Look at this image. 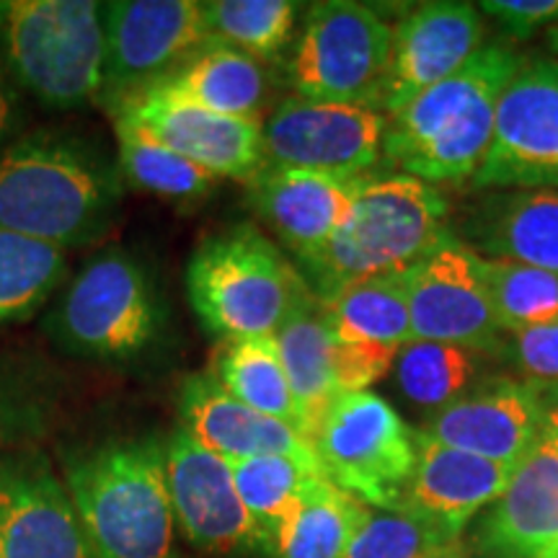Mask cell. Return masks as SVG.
<instances>
[{"label":"cell","mask_w":558,"mask_h":558,"mask_svg":"<svg viewBox=\"0 0 558 558\" xmlns=\"http://www.w3.org/2000/svg\"><path fill=\"white\" fill-rule=\"evenodd\" d=\"M122 184L86 140L34 132L0 153V230L65 251L86 246L117 220Z\"/></svg>","instance_id":"1"},{"label":"cell","mask_w":558,"mask_h":558,"mask_svg":"<svg viewBox=\"0 0 558 558\" xmlns=\"http://www.w3.org/2000/svg\"><path fill=\"white\" fill-rule=\"evenodd\" d=\"M522 62L507 41H486L458 73L390 117L383 158L427 184L471 181L492 145L501 94Z\"/></svg>","instance_id":"2"},{"label":"cell","mask_w":558,"mask_h":558,"mask_svg":"<svg viewBox=\"0 0 558 558\" xmlns=\"http://www.w3.org/2000/svg\"><path fill=\"white\" fill-rule=\"evenodd\" d=\"M65 488L96 558H177L163 442L114 439L65 465Z\"/></svg>","instance_id":"3"},{"label":"cell","mask_w":558,"mask_h":558,"mask_svg":"<svg viewBox=\"0 0 558 558\" xmlns=\"http://www.w3.org/2000/svg\"><path fill=\"white\" fill-rule=\"evenodd\" d=\"M448 239V202L427 181L362 179L344 228L318 254L295 262V269L324 300L360 279L403 275Z\"/></svg>","instance_id":"4"},{"label":"cell","mask_w":558,"mask_h":558,"mask_svg":"<svg viewBox=\"0 0 558 558\" xmlns=\"http://www.w3.org/2000/svg\"><path fill=\"white\" fill-rule=\"evenodd\" d=\"M186 292L202 326L222 339L277 337L308 284L254 222L209 233L186 264Z\"/></svg>","instance_id":"5"},{"label":"cell","mask_w":558,"mask_h":558,"mask_svg":"<svg viewBox=\"0 0 558 558\" xmlns=\"http://www.w3.org/2000/svg\"><path fill=\"white\" fill-rule=\"evenodd\" d=\"M0 65L54 109L101 101L107 65L104 3L0 0Z\"/></svg>","instance_id":"6"},{"label":"cell","mask_w":558,"mask_h":558,"mask_svg":"<svg viewBox=\"0 0 558 558\" xmlns=\"http://www.w3.org/2000/svg\"><path fill=\"white\" fill-rule=\"evenodd\" d=\"M163 324L148 269L128 251L109 248L70 279L45 326L54 344L75 357L130 362L158 344Z\"/></svg>","instance_id":"7"},{"label":"cell","mask_w":558,"mask_h":558,"mask_svg":"<svg viewBox=\"0 0 558 558\" xmlns=\"http://www.w3.org/2000/svg\"><path fill=\"white\" fill-rule=\"evenodd\" d=\"M393 29L378 11L352 0L311 5L284 78L292 96L378 111L386 88Z\"/></svg>","instance_id":"8"},{"label":"cell","mask_w":558,"mask_h":558,"mask_svg":"<svg viewBox=\"0 0 558 558\" xmlns=\"http://www.w3.org/2000/svg\"><path fill=\"white\" fill-rule=\"evenodd\" d=\"M311 445L341 492L375 509L399 507L416 465V432L386 399L369 390L339 396Z\"/></svg>","instance_id":"9"},{"label":"cell","mask_w":558,"mask_h":558,"mask_svg":"<svg viewBox=\"0 0 558 558\" xmlns=\"http://www.w3.org/2000/svg\"><path fill=\"white\" fill-rule=\"evenodd\" d=\"M473 190H558V60H525L501 94Z\"/></svg>","instance_id":"10"},{"label":"cell","mask_w":558,"mask_h":558,"mask_svg":"<svg viewBox=\"0 0 558 558\" xmlns=\"http://www.w3.org/2000/svg\"><path fill=\"white\" fill-rule=\"evenodd\" d=\"M388 117L349 104H320L288 96L264 120V166L365 179L378 166Z\"/></svg>","instance_id":"11"},{"label":"cell","mask_w":558,"mask_h":558,"mask_svg":"<svg viewBox=\"0 0 558 558\" xmlns=\"http://www.w3.org/2000/svg\"><path fill=\"white\" fill-rule=\"evenodd\" d=\"M107 65L101 101L109 107L177 70L209 39L202 0L104 3Z\"/></svg>","instance_id":"12"},{"label":"cell","mask_w":558,"mask_h":558,"mask_svg":"<svg viewBox=\"0 0 558 558\" xmlns=\"http://www.w3.org/2000/svg\"><path fill=\"white\" fill-rule=\"evenodd\" d=\"M407 290L414 339L481 354L501 352L505 331L488 303L481 256L463 241L450 235L427 259L409 269Z\"/></svg>","instance_id":"13"},{"label":"cell","mask_w":558,"mask_h":558,"mask_svg":"<svg viewBox=\"0 0 558 558\" xmlns=\"http://www.w3.org/2000/svg\"><path fill=\"white\" fill-rule=\"evenodd\" d=\"M218 179L248 181L264 169V122L218 114L184 96L145 86L109 107Z\"/></svg>","instance_id":"14"},{"label":"cell","mask_w":558,"mask_h":558,"mask_svg":"<svg viewBox=\"0 0 558 558\" xmlns=\"http://www.w3.org/2000/svg\"><path fill=\"white\" fill-rule=\"evenodd\" d=\"M163 456L173 520L194 548L218 558L259 550V535L239 497L228 460L202 448L181 427L163 439Z\"/></svg>","instance_id":"15"},{"label":"cell","mask_w":558,"mask_h":558,"mask_svg":"<svg viewBox=\"0 0 558 558\" xmlns=\"http://www.w3.org/2000/svg\"><path fill=\"white\" fill-rule=\"evenodd\" d=\"M554 396L546 386L484 380L463 399L427 414L424 435L471 456L518 465L541 442Z\"/></svg>","instance_id":"16"},{"label":"cell","mask_w":558,"mask_h":558,"mask_svg":"<svg viewBox=\"0 0 558 558\" xmlns=\"http://www.w3.org/2000/svg\"><path fill=\"white\" fill-rule=\"evenodd\" d=\"M484 13L471 3L437 0L411 11L393 29V50L378 111L396 117L418 94L450 78L486 45Z\"/></svg>","instance_id":"17"},{"label":"cell","mask_w":558,"mask_h":558,"mask_svg":"<svg viewBox=\"0 0 558 558\" xmlns=\"http://www.w3.org/2000/svg\"><path fill=\"white\" fill-rule=\"evenodd\" d=\"M0 558H96L65 481L45 458L0 463Z\"/></svg>","instance_id":"18"},{"label":"cell","mask_w":558,"mask_h":558,"mask_svg":"<svg viewBox=\"0 0 558 558\" xmlns=\"http://www.w3.org/2000/svg\"><path fill=\"white\" fill-rule=\"evenodd\" d=\"M473 548L481 558H558V437L550 424L478 518Z\"/></svg>","instance_id":"19"},{"label":"cell","mask_w":558,"mask_h":558,"mask_svg":"<svg viewBox=\"0 0 558 558\" xmlns=\"http://www.w3.org/2000/svg\"><path fill=\"white\" fill-rule=\"evenodd\" d=\"M514 465L448 448L416 429V465L399 509L442 543L460 541L465 525L505 492Z\"/></svg>","instance_id":"20"},{"label":"cell","mask_w":558,"mask_h":558,"mask_svg":"<svg viewBox=\"0 0 558 558\" xmlns=\"http://www.w3.org/2000/svg\"><path fill=\"white\" fill-rule=\"evenodd\" d=\"M248 202L292 254V264L318 254L352 215L362 179H331L298 169H264L248 181Z\"/></svg>","instance_id":"21"},{"label":"cell","mask_w":558,"mask_h":558,"mask_svg":"<svg viewBox=\"0 0 558 558\" xmlns=\"http://www.w3.org/2000/svg\"><path fill=\"white\" fill-rule=\"evenodd\" d=\"M181 429L228 463L251 458H292L320 469L316 450L295 427L243 407L209 373L186 375L179 388Z\"/></svg>","instance_id":"22"},{"label":"cell","mask_w":558,"mask_h":558,"mask_svg":"<svg viewBox=\"0 0 558 558\" xmlns=\"http://www.w3.org/2000/svg\"><path fill=\"white\" fill-rule=\"evenodd\" d=\"M465 246L484 259L527 264L558 275V190L486 197L465 218Z\"/></svg>","instance_id":"23"},{"label":"cell","mask_w":558,"mask_h":558,"mask_svg":"<svg viewBox=\"0 0 558 558\" xmlns=\"http://www.w3.org/2000/svg\"><path fill=\"white\" fill-rule=\"evenodd\" d=\"M275 339L298 403L300 432L311 442L320 418L341 396L339 337L320 300L308 292Z\"/></svg>","instance_id":"24"},{"label":"cell","mask_w":558,"mask_h":558,"mask_svg":"<svg viewBox=\"0 0 558 558\" xmlns=\"http://www.w3.org/2000/svg\"><path fill=\"white\" fill-rule=\"evenodd\" d=\"M199 107L239 120H262L271 99L267 65L209 37L169 75L150 83Z\"/></svg>","instance_id":"25"},{"label":"cell","mask_w":558,"mask_h":558,"mask_svg":"<svg viewBox=\"0 0 558 558\" xmlns=\"http://www.w3.org/2000/svg\"><path fill=\"white\" fill-rule=\"evenodd\" d=\"M207 373L243 407L279 418L300 432L298 403L275 337L222 339L215 347Z\"/></svg>","instance_id":"26"},{"label":"cell","mask_w":558,"mask_h":558,"mask_svg":"<svg viewBox=\"0 0 558 558\" xmlns=\"http://www.w3.org/2000/svg\"><path fill=\"white\" fill-rule=\"evenodd\" d=\"M333 331L354 344H373L399 352L411 333L407 271L367 277L320 300Z\"/></svg>","instance_id":"27"},{"label":"cell","mask_w":558,"mask_h":558,"mask_svg":"<svg viewBox=\"0 0 558 558\" xmlns=\"http://www.w3.org/2000/svg\"><path fill=\"white\" fill-rule=\"evenodd\" d=\"M111 120L117 135V169L124 184L179 207L197 205L215 192L220 181L215 173L179 156L135 122L117 114Z\"/></svg>","instance_id":"28"},{"label":"cell","mask_w":558,"mask_h":558,"mask_svg":"<svg viewBox=\"0 0 558 558\" xmlns=\"http://www.w3.org/2000/svg\"><path fill=\"white\" fill-rule=\"evenodd\" d=\"M367 505L320 476L279 530L269 558H344Z\"/></svg>","instance_id":"29"},{"label":"cell","mask_w":558,"mask_h":558,"mask_svg":"<svg viewBox=\"0 0 558 558\" xmlns=\"http://www.w3.org/2000/svg\"><path fill=\"white\" fill-rule=\"evenodd\" d=\"M486 357L465 347L411 339L393 360L396 388L414 407L435 414L481 386Z\"/></svg>","instance_id":"30"},{"label":"cell","mask_w":558,"mask_h":558,"mask_svg":"<svg viewBox=\"0 0 558 558\" xmlns=\"http://www.w3.org/2000/svg\"><path fill=\"white\" fill-rule=\"evenodd\" d=\"M230 471H233L243 507L259 535V550L267 556L275 548L279 530L295 512L313 481L326 476L324 471L308 469L292 458L239 460V463H230Z\"/></svg>","instance_id":"31"},{"label":"cell","mask_w":558,"mask_h":558,"mask_svg":"<svg viewBox=\"0 0 558 558\" xmlns=\"http://www.w3.org/2000/svg\"><path fill=\"white\" fill-rule=\"evenodd\" d=\"M65 277V248L0 230V329L32 318Z\"/></svg>","instance_id":"32"},{"label":"cell","mask_w":558,"mask_h":558,"mask_svg":"<svg viewBox=\"0 0 558 558\" xmlns=\"http://www.w3.org/2000/svg\"><path fill=\"white\" fill-rule=\"evenodd\" d=\"M207 34L254 60H277L295 34L300 3L290 0H202Z\"/></svg>","instance_id":"33"},{"label":"cell","mask_w":558,"mask_h":558,"mask_svg":"<svg viewBox=\"0 0 558 558\" xmlns=\"http://www.w3.org/2000/svg\"><path fill=\"white\" fill-rule=\"evenodd\" d=\"M481 271L488 303L505 333H520L558 318V275L554 271L484 256Z\"/></svg>","instance_id":"34"},{"label":"cell","mask_w":558,"mask_h":558,"mask_svg":"<svg viewBox=\"0 0 558 558\" xmlns=\"http://www.w3.org/2000/svg\"><path fill=\"white\" fill-rule=\"evenodd\" d=\"M439 546L445 543L403 509L367 507L344 558H429Z\"/></svg>","instance_id":"35"},{"label":"cell","mask_w":558,"mask_h":558,"mask_svg":"<svg viewBox=\"0 0 558 558\" xmlns=\"http://www.w3.org/2000/svg\"><path fill=\"white\" fill-rule=\"evenodd\" d=\"M509 354L522 375L538 386L558 383V318L550 324L512 333Z\"/></svg>","instance_id":"36"},{"label":"cell","mask_w":558,"mask_h":558,"mask_svg":"<svg viewBox=\"0 0 558 558\" xmlns=\"http://www.w3.org/2000/svg\"><path fill=\"white\" fill-rule=\"evenodd\" d=\"M481 13L497 21L509 39H527L541 26L558 24V0H486Z\"/></svg>","instance_id":"37"},{"label":"cell","mask_w":558,"mask_h":558,"mask_svg":"<svg viewBox=\"0 0 558 558\" xmlns=\"http://www.w3.org/2000/svg\"><path fill=\"white\" fill-rule=\"evenodd\" d=\"M19 122V101H16V88L9 78L3 65H0V143L11 135L13 128Z\"/></svg>","instance_id":"38"},{"label":"cell","mask_w":558,"mask_h":558,"mask_svg":"<svg viewBox=\"0 0 558 558\" xmlns=\"http://www.w3.org/2000/svg\"><path fill=\"white\" fill-rule=\"evenodd\" d=\"M429 558H471V556H469V550H465L463 543L452 541V543H445V546H439Z\"/></svg>","instance_id":"39"},{"label":"cell","mask_w":558,"mask_h":558,"mask_svg":"<svg viewBox=\"0 0 558 558\" xmlns=\"http://www.w3.org/2000/svg\"><path fill=\"white\" fill-rule=\"evenodd\" d=\"M548 424H550V429H554V432H556V437H558V399H554V403H550Z\"/></svg>","instance_id":"40"},{"label":"cell","mask_w":558,"mask_h":558,"mask_svg":"<svg viewBox=\"0 0 558 558\" xmlns=\"http://www.w3.org/2000/svg\"><path fill=\"white\" fill-rule=\"evenodd\" d=\"M548 47L558 54V24L550 26V29H548Z\"/></svg>","instance_id":"41"}]
</instances>
